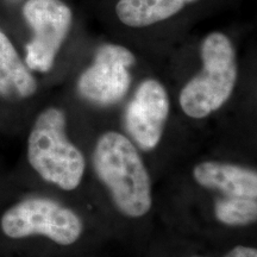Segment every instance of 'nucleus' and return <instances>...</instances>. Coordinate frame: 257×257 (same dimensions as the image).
<instances>
[{
  "label": "nucleus",
  "instance_id": "f257e3e1",
  "mask_svg": "<svg viewBox=\"0 0 257 257\" xmlns=\"http://www.w3.org/2000/svg\"><path fill=\"white\" fill-rule=\"evenodd\" d=\"M93 168L125 217L142 218L153 206L152 180L137 148L117 131L104 133L93 152Z\"/></svg>",
  "mask_w": 257,
  "mask_h": 257
},
{
  "label": "nucleus",
  "instance_id": "f03ea898",
  "mask_svg": "<svg viewBox=\"0 0 257 257\" xmlns=\"http://www.w3.org/2000/svg\"><path fill=\"white\" fill-rule=\"evenodd\" d=\"M28 161L44 181L63 191H74L81 184L86 160L67 136L62 110L48 107L38 114L28 138Z\"/></svg>",
  "mask_w": 257,
  "mask_h": 257
},
{
  "label": "nucleus",
  "instance_id": "7ed1b4c3",
  "mask_svg": "<svg viewBox=\"0 0 257 257\" xmlns=\"http://www.w3.org/2000/svg\"><path fill=\"white\" fill-rule=\"evenodd\" d=\"M202 68L180 93L181 110L188 117L202 119L223 106L232 94L237 64L231 41L212 32L201 44Z\"/></svg>",
  "mask_w": 257,
  "mask_h": 257
},
{
  "label": "nucleus",
  "instance_id": "20e7f679",
  "mask_svg": "<svg viewBox=\"0 0 257 257\" xmlns=\"http://www.w3.org/2000/svg\"><path fill=\"white\" fill-rule=\"evenodd\" d=\"M2 230L10 238L46 236L60 245H70L83 231L81 218L53 199L31 197L17 202L3 214Z\"/></svg>",
  "mask_w": 257,
  "mask_h": 257
},
{
  "label": "nucleus",
  "instance_id": "39448f33",
  "mask_svg": "<svg viewBox=\"0 0 257 257\" xmlns=\"http://www.w3.org/2000/svg\"><path fill=\"white\" fill-rule=\"evenodd\" d=\"M23 15L34 32L27 44L25 64L35 72H49L69 32L72 11L61 0H28Z\"/></svg>",
  "mask_w": 257,
  "mask_h": 257
},
{
  "label": "nucleus",
  "instance_id": "423d86ee",
  "mask_svg": "<svg viewBox=\"0 0 257 257\" xmlns=\"http://www.w3.org/2000/svg\"><path fill=\"white\" fill-rule=\"evenodd\" d=\"M136 57L125 47L104 44L94 61L80 75L78 91L83 99L99 106H110L124 98L131 83L128 68Z\"/></svg>",
  "mask_w": 257,
  "mask_h": 257
},
{
  "label": "nucleus",
  "instance_id": "0eeeda50",
  "mask_svg": "<svg viewBox=\"0 0 257 257\" xmlns=\"http://www.w3.org/2000/svg\"><path fill=\"white\" fill-rule=\"evenodd\" d=\"M168 115L169 99L166 88L157 80H144L125 110L128 138L144 152L155 149L162 140Z\"/></svg>",
  "mask_w": 257,
  "mask_h": 257
},
{
  "label": "nucleus",
  "instance_id": "6e6552de",
  "mask_svg": "<svg viewBox=\"0 0 257 257\" xmlns=\"http://www.w3.org/2000/svg\"><path fill=\"white\" fill-rule=\"evenodd\" d=\"M193 179L201 187L226 197L257 199V173L248 167L205 161L193 168Z\"/></svg>",
  "mask_w": 257,
  "mask_h": 257
},
{
  "label": "nucleus",
  "instance_id": "1a4fd4ad",
  "mask_svg": "<svg viewBox=\"0 0 257 257\" xmlns=\"http://www.w3.org/2000/svg\"><path fill=\"white\" fill-rule=\"evenodd\" d=\"M37 91V82L9 37L0 30V95L25 99Z\"/></svg>",
  "mask_w": 257,
  "mask_h": 257
},
{
  "label": "nucleus",
  "instance_id": "9d476101",
  "mask_svg": "<svg viewBox=\"0 0 257 257\" xmlns=\"http://www.w3.org/2000/svg\"><path fill=\"white\" fill-rule=\"evenodd\" d=\"M197 0H118L115 12L127 27L144 28L170 18Z\"/></svg>",
  "mask_w": 257,
  "mask_h": 257
},
{
  "label": "nucleus",
  "instance_id": "9b49d317",
  "mask_svg": "<svg viewBox=\"0 0 257 257\" xmlns=\"http://www.w3.org/2000/svg\"><path fill=\"white\" fill-rule=\"evenodd\" d=\"M213 211L216 219L226 226H246L256 223L257 199L223 195L216 199Z\"/></svg>",
  "mask_w": 257,
  "mask_h": 257
},
{
  "label": "nucleus",
  "instance_id": "f8f14e48",
  "mask_svg": "<svg viewBox=\"0 0 257 257\" xmlns=\"http://www.w3.org/2000/svg\"><path fill=\"white\" fill-rule=\"evenodd\" d=\"M224 257H257V250L250 246L237 245L231 249Z\"/></svg>",
  "mask_w": 257,
  "mask_h": 257
},
{
  "label": "nucleus",
  "instance_id": "ddd939ff",
  "mask_svg": "<svg viewBox=\"0 0 257 257\" xmlns=\"http://www.w3.org/2000/svg\"><path fill=\"white\" fill-rule=\"evenodd\" d=\"M197 257H198V256H197Z\"/></svg>",
  "mask_w": 257,
  "mask_h": 257
}]
</instances>
